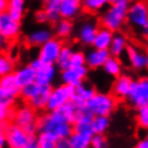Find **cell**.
<instances>
[{"label":"cell","instance_id":"5bb4252c","mask_svg":"<svg viewBox=\"0 0 148 148\" xmlns=\"http://www.w3.org/2000/svg\"><path fill=\"white\" fill-rule=\"evenodd\" d=\"M133 80L134 79H133L129 74L122 73L119 77L114 78V82L112 84V92H110V93H112L118 101H119V99H127Z\"/></svg>","mask_w":148,"mask_h":148},{"label":"cell","instance_id":"d590c367","mask_svg":"<svg viewBox=\"0 0 148 148\" xmlns=\"http://www.w3.org/2000/svg\"><path fill=\"white\" fill-rule=\"evenodd\" d=\"M18 95L12 93V92L4 89L3 87H0V103H4V104L9 107H14L16 103Z\"/></svg>","mask_w":148,"mask_h":148},{"label":"cell","instance_id":"ffe728a7","mask_svg":"<svg viewBox=\"0 0 148 148\" xmlns=\"http://www.w3.org/2000/svg\"><path fill=\"white\" fill-rule=\"evenodd\" d=\"M13 77H14V80H15V84L20 89V88H23L27 84L35 82V70L29 64H27L14 70Z\"/></svg>","mask_w":148,"mask_h":148},{"label":"cell","instance_id":"30bf717a","mask_svg":"<svg viewBox=\"0 0 148 148\" xmlns=\"http://www.w3.org/2000/svg\"><path fill=\"white\" fill-rule=\"evenodd\" d=\"M64 45V40L53 36L51 39H49L47 43H44L43 45L39 47L38 51V58L43 63H48V64H55L57 58L59 53H60L62 48Z\"/></svg>","mask_w":148,"mask_h":148},{"label":"cell","instance_id":"ac0fdd59","mask_svg":"<svg viewBox=\"0 0 148 148\" xmlns=\"http://www.w3.org/2000/svg\"><path fill=\"white\" fill-rule=\"evenodd\" d=\"M83 12L82 0H60V18L73 20Z\"/></svg>","mask_w":148,"mask_h":148},{"label":"cell","instance_id":"7a4b0ae2","mask_svg":"<svg viewBox=\"0 0 148 148\" xmlns=\"http://www.w3.org/2000/svg\"><path fill=\"white\" fill-rule=\"evenodd\" d=\"M132 0H112L101 15L99 23L113 33L121 32L127 23V12Z\"/></svg>","mask_w":148,"mask_h":148},{"label":"cell","instance_id":"4dcf8cb0","mask_svg":"<svg viewBox=\"0 0 148 148\" xmlns=\"http://www.w3.org/2000/svg\"><path fill=\"white\" fill-rule=\"evenodd\" d=\"M112 0H82V9L89 14H95L104 10Z\"/></svg>","mask_w":148,"mask_h":148},{"label":"cell","instance_id":"83f0119b","mask_svg":"<svg viewBox=\"0 0 148 148\" xmlns=\"http://www.w3.org/2000/svg\"><path fill=\"white\" fill-rule=\"evenodd\" d=\"M110 127V117L93 116L90 122V128L93 134H106Z\"/></svg>","mask_w":148,"mask_h":148},{"label":"cell","instance_id":"52a82bcc","mask_svg":"<svg viewBox=\"0 0 148 148\" xmlns=\"http://www.w3.org/2000/svg\"><path fill=\"white\" fill-rule=\"evenodd\" d=\"M73 92H74V87L64 83L59 84L57 87H51L45 110L50 112V110H55L66 104L73 99Z\"/></svg>","mask_w":148,"mask_h":148},{"label":"cell","instance_id":"d6a6232c","mask_svg":"<svg viewBox=\"0 0 148 148\" xmlns=\"http://www.w3.org/2000/svg\"><path fill=\"white\" fill-rule=\"evenodd\" d=\"M136 124L139 129L148 132V106L136 109Z\"/></svg>","mask_w":148,"mask_h":148},{"label":"cell","instance_id":"f6af8a7d","mask_svg":"<svg viewBox=\"0 0 148 148\" xmlns=\"http://www.w3.org/2000/svg\"><path fill=\"white\" fill-rule=\"evenodd\" d=\"M8 3L9 0H0V13H4L8 9Z\"/></svg>","mask_w":148,"mask_h":148},{"label":"cell","instance_id":"9c48e42d","mask_svg":"<svg viewBox=\"0 0 148 148\" xmlns=\"http://www.w3.org/2000/svg\"><path fill=\"white\" fill-rule=\"evenodd\" d=\"M5 148H23L24 144L30 138V134H28L23 128L16 125L13 122H9L5 128Z\"/></svg>","mask_w":148,"mask_h":148},{"label":"cell","instance_id":"2e32d148","mask_svg":"<svg viewBox=\"0 0 148 148\" xmlns=\"http://www.w3.org/2000/svg\"><path fill=\"white\" fill-rule=\"evenodd\" d=\"M110 57L109 51L106 49H95L92 48L89 51L86 53V65L88 66V69H101L104 62Z\"/></svg>","mask_w":148,"mask_h":148},{"label":"cell","instance_id":"8d00e7d4","mask_svg":"<svg viewBox=\"0 0 148 148\" xmlns=\"http://www.w3.org/2000/svg\"><path fill=\"white\" fill-rule=\"evenodd\" d=\"M86 65V53L82 50H74L72 59H70V66Z\"/></svg>","mask_w":148,"mask_h":148},{"label":"cell","instance_id":"d4e9b609","mask_svg":"<svg viewBox=\"0 0 148 148\" xmlns=\"http://www.w3.org/2000/svg\"><path fill=\"white\" fill-rule=\"evenodd\" d=\"M55 27H54V36L62 39V40H65L68 39L70 35L73 34L74 32V24L72 20L69 19H59L57 23H54Z\"/></svg>","mask_w":148,"mask_h":148},{"label":"cell","instance_id":"e0dca14e","mask_svg":"<svg viewBox=\"0 0 148 148\" xmlns=\"http://www.w3.org/2000/svg\"><path fill=\"white\" fill-rule=\"evenodd\" d=\"M95 92L97 90H95L94 86H92V84H89V83L83 82V83H80L79 86L74 87L72 102L77 107H84L86 102L95 93Z\"/></svg>","mask_w":148,"mask_h":148},{"label":"cell","instance_id":"8fae6325","mask_svg":"<svg viewBox=\"0 0 148 148\" xmlns=\"http://www.w3.org/2000/svg\"><path fill=\"white\" fill-rule=\"evenodd\" d=\"M88 74H89V69H88L87 65L69 66L64 70H60V79L62 83L72 87H77L80 83L86 82Z\"/></svg>","mask_w":148,"mask_h":148},{"label":"cell","instance_id":"3957f363","mask_svg":"<svg viewBox=\"0 0 148 148\" xmlns=\"http://www.w3.org/2000/svg\"><path fill=\"white\" fill-rule=\"evenodd\" d=\"M118 106V99L112 93L106 92H95L86 102V109L92 116H104L110 117L116 112Z\"/></svg>","mask_w":148,"mask_h":148},{"label":"cell","instance_id":"484cf974","mask_svg":"<svg viewBox=\"0 0 148 148\" xmlns=\"http://www.w3.org/2000/svg\"><path fill=\"white\" fill-rule=\"evenodd\" d=\"M93 133L86 132H72L68 137V140L72 148H90V139Z\"/></svg>","mask_w":148,"mask_h":148},{"label":"cell","instance_id":"f546056e","mask_svg":"<svg viewBox=\"0 0 148 148\" xmlns=\"http://www.w3.org/2000/svg\"><path fill=\"white\" fill-rule=\"evenodd\" d=\"M43 9L47 13L49 23H57L60 19V0H47Z\"/></svg>","mask_w":148,"mask_h":148},{"label":"cell","instance_id":"9a60e30c","mask_svg":"<svg viewBox=\"0 0 148 148\" xmlns=\"http://www.w3.org/2000/svg\"><path fill=\"white\" fill-rule=\"evenodd\" d=\"M58 75V68L55 64L43 63L38 69H35V82L42 86H51Z\"/></svg>","mask_w":148,"mask_h":148},{"label":"cell","instance_id":"c3c4849f","mask_svg":"<svg viewBox=\"0 0 148 148\" xmlns=\"http://www.w3.org/2000/svg\"><path fill=\"white\" fill-rule=\"evenodd\" d=\"M140 34H142L146 39H148V24H147L146 27H144V28L142 29V30H140Z\"/></svg>","mask_w":148,"mask_h":148},{"label":"cell","instance_id":"b9f144b4","mask_svg":"<svg viewBox=\"0 0 148 148\" xmlns=\"http://www.w3.org/2000/svg\"><path fill=\"white\" fill-rule=\"evenodd\" d=\"M23 148H39V144H38V142H36V137L30 136V138L28 139V142L24 144Z\"/></svg>","mask_w":148,"mask_h":148},{"label":"cell","instance_id":"7c38bea8","mask_svg":"<svg viewBox=\"0 0 148 148\" xmlns=\"http://www.w3.org/2000/svg\"><path fill=\"white\" fill-rule=\"evenodd\" d=\"M20 32H21L20 21L12 18L6 12L1 13V15H0V35L6 42H10V40L16 39L20 35Z\"/></svg>","mask_w":148,"mask_h":148},{"label":"cell","instance_id":"44dd1931","mask_svg":"<svg viewBox=\"0 0 148 148\" xmlns=\"http://www.w3.org/2000/svg\"><path fill=\"white\" fill-rule=\"evenodd\" d=\"M128 38L127 35L123 34L122 32H116L113 34L112 42H110V45L108 48V51L112 57H117L121 58L122 55L125 53V49L128 47Z\"/></svg>","mask_w":148,"mask_h":148},{"label":"cell","instance_id":"603a6c76","mask_svg":"<svg viewBox=\"0 0 148 148\" xmlns=\"http://www.w3.org/2000/svg\"><path fill=\"white\" fill-rule=\"evenodd\" d=\"M113 34L114 33L112 30H109V29L99 27V29L97 30V34H95L93 39V43H92V48L108 50L110 42H112V38H113Z\"/></svg>","mask_w":148,"mask_h":148},{"label":"cell","instance_id":"7402d4cb","mask_svg":"<svg viewBox=\"0 0 148 148\" xmlns=\"http://www.w3.org/2000/svg\"><path fill=\"white\" fill-rule=\"evenodd\" d=\"M50 89H51V86H42V87H40V89L38 90V93H36L34 97L30 99V101H28L27 104H29L33 109H35L36 112L45 110Z\"/></svg>","mask_w":148,"mask_h":148},{"label":"cell","instance_id":"4316f807","mask_svg":"<svg viewBox=\"0 0 148 148\" xmlns=\"http://www.w3.org/2000/svg\"><path fill=\"white\" fill-rule=\"evenodd\" d=\"M27 10V0H9L6 13L15 20L21 21Z\"/></svg>","mask_w":148,"mask_h":148},{"label":"cell","instance_id":"816d5d0a","mask_svg":"<svg viewBox=\"0 0 148 148\" xmlns=\"http://www.w3.org/2000/svg\"><path fill=\"white\" fill-rule=\"evenodd\" d=\"M146 1H147V4H148V0H146Z\"/></svg>","mask_w":148,"mask_h":148},{"label":"cell","instance_id":"4fadbf2b","mask_svg":"<svg viewBox=\"0 0 148 148\" xmlns=\"http://www.w3.org/2000/svg\"><path fill=\"white\" fill-rule=\"evenodd\" d=\"M98 29H99V25L97 21L92 19L84 20L79 25L78 30H77V38H78L79 43L84 47H92V43H93V39L95 34H97Z\"/></svg>","mask_w":148,"mask_h":148},{"label":"cell","instance_id":"1f68e13d","mask_svg":"<svg viewBox=\"0 0 148 148\" xmlns=\"http://www.w3.org/2000/svg\"><path fill=\"white\" fill-rule=\"evenodd\" d=\"M15 70V62L9 54L0 51V78L8 74H12Z\"/></svg>","mask_w":148,"mask_h":148},{"label":"cell","instance_id":"d6986e66","mask_svg":"<svg viewBox=\"0 0 148 148\" xmlns=\"http://www.w3.org/2000/svg\"><path fill=\"white\" fill-rule=\"evenodd\" d=\"M54 36V33L49 28H40L36 30H33L32 33H29L25 38L28 45L30 47H36L39 48L40 45H43L44 43H47L49 39H51Z\"/></svg>","mask_w":148,"mask_h":148},{"label":"cell","instance_id":"f1b7e54d","mask_svg":"<svg viewBox=\"0 0 148 148\" xmlns=\"http://www.w3.org/2000/svg\"><path fill=\"white\" fill-rule=\"evenodd\" d=\"M73 51H74V48L72 45H69V44H64L63 45L60 53H59L57 58V62H55V66L58 68V70H64L66 68H69Z\"/></svg>","mask_w":148,"mask_h":148},{"label":"cell","instance_id":"f907efd6","mask_svg":"<svg viewBox=\"0 0 148 148\" xmlns=\"http://www.w3.org/2000/svg\"><path fill=\"white\" fill-rule=\"evenodd\" d=\"M40 1H43V3H45V1H47V0H40Z\"/></svg>","mask_w":148,"mask_h":148},{"label":"cell","instance_id":"74e56055","mask_svg":"<svg viewBox=\"0 0 148 148\" xmlns=\"http://www.w3.org/2000/svg\"><path fill=\"white\" fill-rule=\"evenodd\" d=\"M13 112L14 108L4 104V103H0V122H10L13 118Z\"/></svg>","mask_w":148,"mask_h":148},{"label":"cell","instance_id":"e575fe53","mask_svg":"<svg viewBox=\"0 0 148 148\" xmlns=\"http://www.w3.org/2000/svg\"><path fill=\"white\" fill-rule=\"evenodd\" d=\"M0 87H3L4 89L12 92V93L16 94L19 97V92L20 89L18 88V86L15 84V80H14V77H13V73L12 74H8V75H4L0 78Z\"/></svg>","mask_w":148,"mask_h":148},{"label":"cell","instance_id":"bcb514c9","mask_svg":"<svg viewBox=\"0 0 148 148\" xmlns=\"http://www.w3.org/2000/svg\"><path fill=\"white\" fill-rule=\"evenodd\" d=\"M9 122H0V137L4 136L5 133V128H6V124H8Z\"/></svg>","mask_w":148,"mask_h":148},{"label":"cell","instance_id":"f35d334b","mask_svg":"<svg viewBox=\"0 0 148 148\" xmlns=\"http://www.w3.org/2000/svg\"><path fill=\"white\" fill-rule=\"evenodd\" d=\"M108 142L104 134H93L90 139V148H107Z\"/></svg>","mask_w":148,"mask_h":148},{"label":"cell","instance_id":"6da1fadb","mask_svg":"<svg viewBox=\"0 0 148 148\" xmlns=\"http://www.w3.org/2000/svg\"><path fill=\"white\" fill-rule=\"evenodd\" d=\"M77 107L70 101L60 108L50 110L38 117L36 132H48L55 138H68L73 132V121L75 118Z\"/></svg>","mask_w":148,"mask_h":148},{"label":"cell","instance_id":"836d02e7","mask_svg":"<svg viewBox=\"0 0 148 148\" xmlns=\"http://www.w3.org/2000/svg\"><path fill=\"white\" fill-rule=\"evenodd\" d=\"M36 142L39 144V148H54L57 138L48 132H36Z\"/></svg>","mask_w":148,"mask_h":148},{"label":"cell","instance_id":"ba28073f","mask_svg":"<svg viewBox=\"0 0 148 148\" xmlns=\"http://www.w3.org/2000/svg\"><path fill=\"white\" fill-rule=\"evenodd\" d=\"M127 63L136 72H147L148 70V50L146 48L137 45V44H128L125 49Z\"/></svg>","mask_w":148,"mask_h":148},{"label":"cell","instance_id":"7bdbcfd3","mask_svg":"<svg viewBox=\"0 0 148 148\" xmlns=\"http://www.w3.org/2000/svg\"><path fill=\"white\" fill-rule=\"evenodd\" d=\"M133 148H148V134L142 137V138L136 143V146Z\"/></svg>","mask_w":148,"mask_h":148},{"label":"cell","instance_id":"ee69618b","mask_svg":"<svg viewBox=\"0 0 148 148\" xmlns=\"http://www.w3.org/2000/svg\"><path fill=\"white\" fill-rule=\"evenodd\" d=\"M42 64H43V62L40 60V59H39L38 57H36L35 59H33V60H32L30 63H29V65H30V66H32V68L34 69V70H35V69H38V68H39V66L42 65Z\"/></svg>","mask_w":148,"mask_h":148},{"label":"cell","instance_id":"681fc988","mask_svg":"<svg viewBox=\"0 0 148 148\" xmlns=\"http://www.w3.org/2000/svg\"><path fill=\"white\" fill-rule=\"evenodd\" d=\"M5 137H0V148H5Z\"/></svg>","mask_w":148,"mask_h":148},{"label":"cell","instance_id":"cb8c5ba5","mask_svg":"<svg viewBox=\"0 0 148 148\" xmlns=\"http://www.w3.org/2000/svg\"><path fill=\"white\" fill-rule=\"evenodd\" d=\"M102 69L107 75L112 77V78H117V77H119L121 74L123 73V64H122L121 58L112 57V55H110L104 62Z\"/></svg>","mask_w":148,"mask_h":148},{"label":"cell","instance_id":"f5cc1de1","mask_svg":"<svg viewBox=\"0 0 148 148\" xmlns=\"http://www.w3.org/2000/svg\"><path fill=\"white\" fill-rule=\"evenodd\" d=\"M0 15H1V13H0Z\"/></svg>","mask_w":148,"mask_h":148},{"label":"cell","instance_id":"8992f818","mask_svg":"<svg viewBox=\"0 0 148 148\" xmlns=\"http://www.w3.org/2000/svg\"><path fill=\"white\" fill-rule=\"evenodd\" d=\"M125 101L134 109L148 106V75L134 79Z\"/></svg>","mask_w":148,"mask_h":148},{"label":"cell","instance_id":"5b68a950","mask_svg":"<svg viewBox=\"0 0 148 148\" xmlns=\"http://www.w3.org/2000/svg\"><path fill=\"white\" fill-rule=\"evenodd\" d=\"M127 23L139 32L148 24V4L146 0H132L127 12Z\"/></svg>","mask_w":148,"mask_h":148},{"label":"cell","instance_id":"277c9868","mask_svg":"<svg viewBox=\"0 0 148 148\" xmlns=\"http://www.w3.org/2000/svg\"><path fill=\"white\" fill-rule=\"evenodd\" d=\"M38 112L33 109L29 104L18 106L13 112L12 122L23 128L28 134L35 136L36 134V123H38Z\"/></svg>","mask_w":148,"mask_h":148},{"label":"cell","instance_id":"ab89813d","mask_svg":"<svg viewBox=\"0 0 148 148\" xmlns=\"http://www.w3.org/2000/svg\"><path fill=\"white\" fill-rule=\"evenodd\" d=\"M34 19L38 24H47L49 23V19H48V15L47 13L44 12V9H40L38 10L35 14H34Z\"/></svg>","mask_w":148,"mask_h":148},{"label":"cell","instance_id":"7dc6e473","mask_svg":"<svg viewBox=\"0 0 148 148\" xmlns=\"http://www.w3.org/2000/svg\"><path fill=\"white\" fill-rule=\"evenodd\" d=\"M5 47H6V40L0 35V51H4Z\"/></svg>","mask_w":148,"mask_h":148},{"label":"cell","instance_id":"60d3db41","mask_svg":"<svg viewBox=\"0 0 148 148\" xmlns=\"http://www.w3.org/2000/svg\"><path fill=\"white\" fill-rule=\"evenodd\" d=\"M54 148H72L68 138H59L55 142V147Z\"/></svg>","mask_w":148,"mask_h":148}]
</instances>
